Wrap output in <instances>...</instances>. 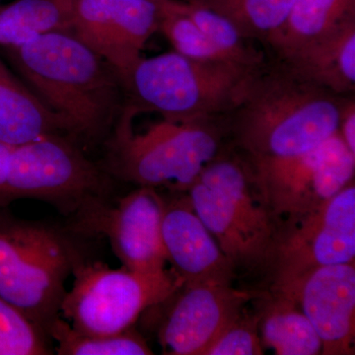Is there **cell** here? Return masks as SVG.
Wrapping results in <instances>:
<instances>
[{
	"instance_id": "obj_23",
	"label": "cell",
	"mask_w": 355,
	"mask_h": 355,
	"mask_svg": "<svg viewBox=\"0 0 355 355\" xmlns=\"http://www.w3.org/2000/svg\"><path fill=\"white\" fill-rule=\"evenodd\" d=\"M172 1L178 10L188 16L209 41L231 60L247 67H259L265 62L261 53L257 51L250 44V40L245 38L226 18L205 7L184 0Z\"/></svg>"
},
{
	"instance_id": "obj_28",
	"label": "cell",
	"mask_w": 355,
	"mask_h": 355,
	"mask_svg": "<svg viewBox=\"0 0 355 355\" xmlns=\"http://www.w3.org/2000/svg\"><path fill=\"white\" fill-rule=\"evenodd\" d=\"M11 148L12 147L0 144V209L8 207L11 203L7 193V174Z\"/></svg>"
},
{
	"instance_id": "obj_20",
	"label": "cell",
	"mask_w": 355,
	"mask_h": 355,
	"mask_svg": "<svg viewBox=\"0 0 355 355\" xmlns=\"http://www.w3.org/2000/svg\"><path fill=\"white\" fill-rule=\"evenodd\" d=\"M355 18V0H294L284 24L266 44L277 58Z\"/></svg>"
},
{
	"instance_id": "obj_31",
	"label": "cell",
	"mask_w": 355,
	"mask_h": 355,
	"mask_svg": "<svg viewBox=\"0 0 355 355\" xmlns=\"http://www.w3.org/2000/svg\"><path fill=\"white\" fill-rule=\"evenodd\" d=\"M2 0H0V3H1Z\"/></svg>"
},
{
	"instance_id": "obj_15",
	"label": "cell",
	"mask_w": 355,
	"mask_h": 355,
	"mask_svg": "<svg viewBox=\"0 0 355 355\" xmlns=\"http://www.w3.org/2000/svg\"><path fill=\"white\" fill-rule=\"evenodd\" d=\"M163 197L161 237L167 263L186 286H232L236 272L188 196Z\"/></svg>"
},
{
	"instance_id": "obj_2",
	"label": "cell",
	"mask_w": 355,
	"mask_h": 355,
	"mask_svg": "<svg viewBox=\"0 0 355 355\" xmlns=\"http://www.w3.org/2000/svg\"><path fill=\"white\" fill-rule=\"evenodd\" d=\"M347 98L292 73L280 62L259 65L226 116L249 160L304 153L338 132Z\"/></svg>"
},
{
	"instance_id": "obj_22",
	"label": "cell",
	"mask_w": 355,
	"mask_h": 355,
	"mask_svg": "<svg viewBox=\"0 0 355 355\" xmlns=\"http://www.w3.org/2000/svg\"><path fill=\"white\" fill-rule=\"evenodd\" d=\"M49 336L58 343V355H150L153 350L135 327L114 335H91L76 330L62 316L51 324Z\"/></svg>"
},
{
	"instance_id": "obj_7",
	"label": "cell",
	"mask_w": 355,
	"mask_h": 355,
	"mask_svg": "<svg viewBox=\"0 0 355 355\" xmlns=\"http://www.w3.org/2000/svg\"><path fill=\"white\" fill-rule=\"evenodd\" d=\"M116 179L85 149L62 135H48L11 148L7 193L11 203H48L67 218L116 198Z\"/></svg>"
},
{
	"instance_id": "obj_24",
	"label": "cell",
	"mask_w": 355,
	"mask_h": 355,
	"mask_svg": "<svg viewBox=\"0 0 355 355\" xmlns=\"http://www.w3.org/2000/svg\"><path fill=\"white\" fill-rule=\"evenodd\" d=\"M158 31L174 51L184 57L202 62H236L217 49L188 16L178 10L172 0L161 2Z\"/></svg>"
},
{
	"instance_id": "obj_16",
	"label": "cell",
	"mask_w": 355,
	"mask_h": 355,
	"mask_svg": "<svg viewBox=\"0 0 355 355\" xmlns=\"http://www.w3.org/2000/svg\"><path fill=\"white\" fill-rule=\"evenodd\" d=\"M292 73L330 91L352 95L355 89V18L279 57Z\"/></svg>"
},
{
	"instance_id": "obj_27",
	"label": "cell",
	"mask_w": 355,
	"mask_h": 355,
	"mask_svg": "<svg viewBox=\"0 0 355 355\" xmlns=\"http://www.w3.org/2000/svg\"><path fill=\"white\" fill-rule=\"evenodd\" d=\"M338 132L340 133L345 146L355 155V99L347 98L343 104Z\"/></svg>"
},
{
	"instance_id": "obj_17",
	"label": "cell",
	"mask_w": 355,
	"mask_h": 355,
	"mask_svg": "<svg viewBox=\"0 0 355 355\" xmlns=\"http://www.w3.org/2000/svg\"><path fill=\"white\" fill-rule=\"evenodd\" d=\"M48 135L74 140L64 121L0 60V144L19 146Z\"/></svg>"
},
{
	"instance_id": "obj_9",
	"label": "cell",
	"mask_w": 355,
	"mask_h": 355,
	"mask_svg": "<svg viewBox=\"0 0 355 355\" xmlns=\"http://www.w3.org/2000/svg\"><path fill=\"white\" fill-rule=\"evenodd\" d=\"M257 186L280 221L319 209L354 181L355 155L340 133L298 155L249 160Z\"/></svg>"
},
{
	"instance_id": "obj_25",
	"label": "cell",
	"mask_w": 355,
	"mask_h": 355,
	"mask_svg": "<svg viewBox=\"0 0 355 355\" xmlns=\"http://www.w3.org/2000/svg\"><path fill=\"white\" fill-rule=\"evenodd\" d=\"M51 343L48 334L0 298V355H51Z\"/></svg>"
},
{
	"instance_id": "obj_5",
	"label": "cell",
	"mask_w": 355,
	"mask_h": 355,
	"mask_svg": "<svg viewBox=\"0 0 355 355\" xmlns=\"http://www.w3.org/2000/svg\"><path fill=\"white\" fill-rule=\"evenodd\" d=\"M257 67L191 60L176 51L141 58L125 84V106L168 121L217 119L234 108Z\"/></svg>"
},
{
	"instance_id": "obj_21",
	"label": "cell",
	"mask_w": 355,
	"mask_h": 355,
	"mask_svg": "<svg viewBox=\"0 0 355 355\" xmlns=\"http://www.w3.org/2000/svg\"><path fill=\"white\" fill-rule=\"evenodd\" d=\"M230 21L250 41H268L284 24L294 0H184Z\"/></svg>"
},
{
	"instance_id": "obj_12",
	"label": "cell",
	"mask_w": 355,
	"mask_h": 355,
	"mask_svg": "<svg viewBox=\"0 0 355 355\" xmlns=\"http://www.w3.org/2000/svg\"><path fill=\"white\" fill-rule=\"evenodd\" d=\"M163 197L157 189L139 187L123 197L99 203L69 222L76 234L106 238L123 266L135 272H162L167 263L161 221Z\"/></svg>"
},
{
	"instance_id": "obj_6",
	"label": "cell",
	"mask_w": 355,
	"mask_h": 355,
	"mask_svg": "<svg viewBox=\"0 0 355 355\" xmlns=\"http://www.w3.org/2000/svg\"><path fill=\"white\" fill-rule=\"evenodd\" d=\"M135 114L125 107L106 144L108 160L103 167L116 180L184 191L221 153V130L214 123L216 119H163L135 135L130 128Z\"/></svg>"
},
{
	"instance_id": "obj_26",
	"label": "cell",
	"mask_w": 355,
	"mask_h": 355,
	"mask_svg": "<svg viewBox=\"0 0 355 355\" xmlns=\"http://www.w3.org/2000/svg\"><path fill=\"white\" fill-rule=\"evenodd\" d=\"M263 345L259 334V315L242 313L205 352V355H261Z\"/></svg>"
},
{
	"instance_id": "obj_19",
	"label": "cell",
	"mask_w": 355,
	"mask_h": 355,
	"mask_svg": "<svg viewBox=\"0 0 355 355\" xmlns=\"http://www.w3.org/2000/svg\"><path fill=\"white\" fill-rule=\"evenodd\" d=\"M76 0H15L0 6V48L11 49L58 32H72Z\"/></svg>"
},
{
	"instance_id": "obj_10",
	"label": "cell",
	"mask_w": 355,
	"mask_h": 355,
	"mask_svg": "<svg viewBox=\"0 0 355 355\" xmlns=\"http://www.w3.org/2000/svg\"><path fill=\"white\" fill-rule=\"evenodd\" d=\"M354 181L319 209L280 226L270 272L272 288L319 266L354 263Z\"/></svg>"
},
{
	"instance_id": "obj_18",
	"label": "cell",
	"mask_w": 355,
	"mask_h": 355,
	"mask_svg": "<svg viewBox=\"0 0 355 355\" xmlns=\"http://www.w3.org/2000/svg\"><path fill=\"white\" fill-rule=\"evenodd\" d=\"M259 314L261 343L277 355L322 354L323 343L297 303L272 291L263 298Z\"/></svg>"
},
{
	"instance_id": "obj_1",
	"label": "cell",
	"mask_w": 355,
	"mask_h": 355,
	"mask_svg": "<svg viewBox=\"0 0 355 355\" xmlns=\"http://www.w3.org/2000/svg\"><path fill=\"white\" fill-rule=\"evenodd\" d=\"M4 50L26 85L64 121L79 146L107 144L127 98L121 77L104 58L73 32Z\"/></svg>"
},
{
	"instance_id": "obj_4",
	"label": "cell",
	"mask_w": 355,
	"mask_h": 355,
	"mask_svg": "<svg viewBox=\"0 0 355 355\" xmlns=\"http://www.w3.org/2000/svg\"><path fill=\"white\" fill-rule=\"evenodd\" d=\"M184 193L236 273L270 270L280 221L261 196L248 163L220 153Z\"/></svg>"
},
{
	"instance_id": "obj_13",
	"label": "cell",
	"mask_w": 355,
	"mask_h": 355,
	"mask_svg": "<svg viewBox=\"0 0 355 355\" xmlns=\"http://www.w3.org/2000/svg\"><path fill=\"white\" fill-rule=\"evenodd\" d=\"M161 2L76 0L72 32L127 83L141 51L158 31Z\"/></svg>"
},
{
	"instance_id": "obj_14",
	"label": "cell",
	"mask_w": 355,
	"mask_h": 355,
	"mask_svg": "<svg viewBox=\"0 0 355 355\" xmlns=\"http://www.w3.org/2000/svg\"><path fill=\"white\" fill-rule=\"evenodd\" d=\"M272 291L297 303L323 343L322 354H354L355 266H319Z\"/></svg>"
},
{
	"instance_id": "obj_30",
	"label": "cell",
	"mask_w": 355,
	"mask_h": 355,
	"mask_svg": "<svg viewBox=\"0 0 355 355\" xmlns=\"http://www.w3.org/2000/svg\"><path fill=\"white\" fill-rule=\"evenodd\" d=\"M151 1L163 2V1H166V0H151Z\"/></svg>"
},
{
	"instance_id": "obj_11",
	"label": "cell",
	"mask_w": 355,
	"mask_h": 355,
	"mask_svg": "<svg viewBox=\"0 0 355 355\" xmlns=\"http://www.w3.org/2000/svg\"><path fill=\"white\" fill-rule=\"evenodd\" d=\"M268 292L222 284L186 286L146 311L165 354L205 355L252 301Z\"/></svg>"
},
{
	"instance_id": "obj_3",
	"label": "cell",
	"mask_w": 355,
	"mask_h": 355,
	"mask_svg": "<svg viewBox=\"0 0 355 355\" xmlns=\"http://www.w3.org/2000/svg\"><path fill=\"white\" fill-rule=\"evenodd\" d=\"M90 240L67 224L13 216L0 225V298L49 335L60 316L67 280L79 263L92 258Z\"/></svg>"
},
{
	"instance_id": "obj_8",
	"label": "cell",
	"mask_w": 355,
	"mask_h": 355,
	"mask_svg": "<svg viewBox=\"0 0 355 355\" xmlns=\"http://www.w3.org/2000/svg\"><path fill=\"white\" fill-rule=\"evenodd\" d=\"M60 316L76 330L91 335H114L132 328L148 308L158 304L184 284L172 268L162 272L114 270L90 258L72 272Z\"/></svg>"
},
{
	"instance_id": "obj_29",
	"label": "cell",
	"mask_w": 355,
	"mask_h": 355,
	"mask_svg": "<svg viewBox=\"0 0 355 355\" xmlns=\"http://www.w3.org/2000/svg\"><path fill=\"white\" fill-rule=\"evenodd\" d=\"M14 216L9 211L8 207H2L0 209V225L6 223V222L10 220Z\"/></svg>"
}]
</instances>
